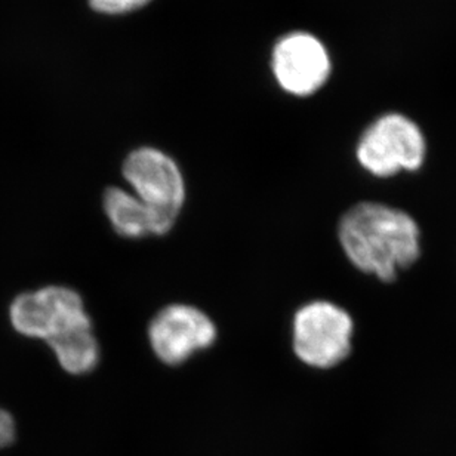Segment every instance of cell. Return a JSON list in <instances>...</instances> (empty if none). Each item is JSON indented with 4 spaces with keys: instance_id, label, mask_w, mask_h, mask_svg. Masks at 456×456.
Wrapping results in <instances>:
<instances>
[{
    "instance_id": "cell-5",
    "label": "cell",
    "mask_w": 456,
    "mask_h": 456,
    "mask_svg": "<svg viewBox=\"0 0 456 456\" xmlns=\"http://www.w3.org/2000/svg\"><path fill=\"white\" fill-rule=\"evenodd\" d=\"M123 176L136 198L175 224L184 207L185 183L174 159L153 147H141L123 163Z\"/></svg>"
},
{
    "instance_id": "cell-7",
    "label": "cell",
    "mask_w": 456,
    "mask_h": 456,
    "mask_svg": "<svg viewBox=\"0 0 456 456\" xmlns=\"http://www.w3.org/2000/svg\"><path fill=\"white\" fill-rule=\"evenodd\" d=\"M273 71L286 93L308 97L330 77V60L321 40L310 33H290L273 51Z\"/></svg>"
},
{
    "instance_id": "cell-10",
    "label": "cell",
    "mask_w": 456,
    "mask_h": 456,
    "mask_svg": "<svg viewBox=\"0 0 456 456\" xmlns=\"http://www.w3.org/2000/svg\"><path fill=\"white\" fill-rule=\"evenodd\" d=\"M15 421L12 415L0 408V449L8 448L15 442Z\"/></svg>"
},
{
    "instance_id": "cell-8",
    "label": "cell",
    "mask_w": 456,
    "mask_h": 456,
    "mask_svg": "<svg viewBox=\"0 0 456 456\" xmlns=\"http://www.w3.org/2000/svg\"><path fill=\"white\" fill-rule=\"evenodd\" d=\"M104 211L114 232L126 239L163 236L175 225L150 209L135 194L118 187L104 193Z\"/></svg>"
},
{
    "instance_id": "cell-9",
    "label": "cell",
    "mask_w": 456,
    "mask_h": 456,
    "mask_svg": "<svg viewBox=\"0 0 456 456\" xmlns=\"http://www.w3.org/2000/svg\"><path fill=\"white\" fill-rule=\"evenodd\" d=\"M150 0H89L91 8L106 15H120L142 8Z\"/></svg>"
},
{
    "instance_id": "cell-2",
    "label": "cell",
    "mask_w": 456,
    "mask_h": 456,
    "mask_svg": "<svg viewBox=\"0 0 456 456\" xmlns=\"http://www.w3.org/2000/svg\"><path fill=\"white\" fill-rule=\"evenodd\" d=\"M12 326L20 334L44 339L58 363L71 375L93 372L100 362V346L84 299L62 286L22 294L9 308Z\"/></svg>"
},
{
    "instance_id": "cell-6",
    "label": "cell",
    "mask_w": 456,
    "mask_h": 456,
    "mask_svg": "<svg viewBox=\"0 0 456 456\" xmlns=\"http://www.w3.org/2000/svg\"><path fill=\"white\" fill-rule=\"evenodd\" d=\"M216 335L211 317L187 304H171L162 308L149 326L151 350L167 366H180L199 351L211 348Z\"/></svg>"
},
{
    "instance_id": "cell-4",
    "label": "cell",
    "mask_w": 456,
    "mask_h": 456,
    "mask_svg": "<svg viewBox=\"0 0 456 456\" xmlns=\"http://www.w3.org/2000/svg\"><path fill=\"white\" fill-rule=\"evenodd\" d=\"M354 321L346 308L330 301H312L295 313L292 346L295 355L310 368L332 369L353 350Z\"/></svg>"
},
{
    "instance_id": "cell-3",
    "label": "cell",
    "mask_w": 456,
    "mask_h": 456,
    "mask_svg": "<svg viewBox=\"0 0 456 456\" xmlns=\"http://www.w3.org/2000/svg\"><path fill=\"white\" fill-rule=\"evenodd\" d=\"M355 156L364 171L381 180L417 172L426 162V136L403 114H386L364 131Z\"/></svg>"
},
{
    "instance_id": "cell-1",
    "label": "cell",
    "mask_w": 456,
    "mask_h": 456,
    "mask_svg": "<svg viewBox=\"0 0 456 456\" xmlns=\"http://www.w3.org/2000/svg\"><path fill=\"white\" fill-rule=\"evenodd\" d=\"M338 240L359 272L382 283H395L421 258L418 221L402 208L360 202L341 216Z\"/></svg>"
}]
</instances>
